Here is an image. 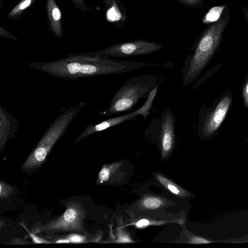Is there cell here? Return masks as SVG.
Returning <instances> with one entry per match:
<instances>
[{"mask_svg":"<svg viewBox=\"0 0 248 248\" xmlns=\"http://www.w3.org/2000/svg\"><path fill=\"white\" fill-rule=\"evenodd\" d=\"M31 68L64 79L121 74L163 64L113 60L98 56L75 55L51 62H28Z\"/></svg>","mask_w":248,"mask_h":248,"instance_id":"cell-1","label":"cell"},{"mask_svg":"<svg viewBox=\"0 0 248 248\" xmlns=\"http://www.w3.org/2000/svg\"><path fill=\"white\" fill-rule=\"evenodd\" d=\"M229 16L227 8L226 12L206 30L194 52L185 59L182 68L184 86L191 85L196 81L217 50L229 23Z\"/></svg>","mask_w":248,"mask_h":248,"instance_id":"cell-2","label":"cell"},{"mask_svg":"<svg viewBox=\"0 0 248 248\" xmlns=\"http://www.w3.org/2000/svg\"><path fill=\"white\" fill-rule=\"evenodd\" d=\"M156 75L145 74L126 80L112 97L109 105L100 111V116H107L131 110L140 99H147L151 92L159 85Z\"/></svg>","mask_w":248,"mask_h":248,"instance_id":"cell-3","label":"cell"},{"mask_svg":"<svg viewBox=\"0 0 248 248\" xmlns=\"http://www.w3.org/2000/svg\"><path fill=\"white\" fill-rule=\"evenodd\" d=\"M85 105V103L83 102L66 108L54 119L25 161L22 170H30L44 163L54 145L65 133L69 124Z\"/></svg>","mask_w":248,"mask_h":248,"instance_id":"cell-4","label":"cell"},{"mask_svg":"<svg viewBox=\"0 0 248 248\" xmlns=\"http://www.w3.org/2000/svg\"><path fill=\"white\" fill-rule=\"evenodd\" d=\"M87 212L79 202L71 201L66 204V209L58 217L43 225L35 227L32 232H81L83 231V221Z\"/></svg>","mask_w":248,"mask_h":248,"instance_id":"cell-5","label":"cell"},{"mask_svg":"<svg viewBox=\"0 0 248 248\" xmlns=\"http://www.w3.org/2000/svg\"><path fill=\"white\" fill-rule=\"evenodd\" d=\"M175 117L173 111L167 107L149 124L145 133L158 139L163 157H166L172 149L175 140Z\"/></svg>","mask_w":248,"mask_h":248,"instance_id":"cell-6","label":"cell"},{"mask_svg":"<svg viewBox=\"0 0 248 248\" xmlns=\"http://www.w3.org/2000/svg\"><path fill=\"white\" fill-rule=\"evenodd\" d=\"M158 86L159 85L153 89L140 108L129 113L111 118L96 124H89L74 143L79 141L95 133L116 126L125 121L136 119L137 116L141 115L143 119L146 120L151 113L150 110L152 108L153 101L157 92Z\"/></svg>","mask_w":248,"mask_h":248,"instance_id":"cell-7","label":"cell"},{"mask_svg":"<svg viewBox=\"0 0 248 248\" xmlns=\"http://www.w3.org/2000/svg\"><path fill=\"white\" fill-rule=\"evenodd\" d=\"M162 44L143 40H136L115 45L99 52L93 54L102 58L128 57L152 53L162 49Z\"/></svg>","mask_w":248,"mask_h":248,"instance_id":"cell-8","label":"cell"},{"mask_svg":"<svg viewBox=\"0 0 248 248\" xmlns=\"http://www.w3.org/2000/svg\"><path fill=\"white\" fill-rule=\"evenodd\" d=\"M232 102L231 96H224L213 110L200 118L199 128L202 135L209 137L215 133L224 120Z\"/></svg>","mask_w":248,"mask_h":248,"instance_id":"cell-9","label":"cell"},{"mask_svg":"<svg viewBox=\"0 0 248 248\" xmlns=\"http://www.w3.org/2000/svg\"><path fill=\"white\" fill-rule=\"evenodd\" d=\"M19 127L18 120L13 114L0 106V147L3 150L7 141Z\"/></svg>","mask_w":248,"mask_h":248,"instance_id":"cell-10","label":"cell"},{"mask_svg":"<svg viewBox=\"0 0 248 248\" xmlns=\"http://www.w3.org/2000/svg\"><path fill=\"white\" fill-rule=\"evenodd\" d=\"M225 7V5H222L212 8L205 16V22L210 23L217 21L221 17Z\"/></svg>","mask_w":248,"mask_h":248,"instance_id":"cell-11","label":"cell"},{"mask_svg":"<svg viewBox=\"0 0 248 248\" xmlns=\"http://www.w3.org/2000/svg\"><path fill=\"white\" fill-rule=\"evenodd\" d=\"M162 203L161 200L158 198L150 197L142 201L143 205L148 209H155L158 208Z\"/></svg>","mask_w":248,"mask_h":248,"instance_id":"cell-12","label":"cell"},{"mask_svg":"<svg viewBox=\"0 0 248 248\" xmlns=\"http://www.w3.org/2000/svg\"><path fill=\"white\" fill-rule=\"evenodd\" d=\"M156 176L159 182H160V183H161L163 185L167 187V188L169 189V190L172 193L176 195H181V193L179 189L177 186H176L175 185H173L170 182L161 175H157Z\"/></svg>","mask_w":248,"mask_h":248,"instance_id":"cell-13","label":"cell"},{"mask_svg":"<svg viewBox=\"0 0 248 248\" xmlns=\"http://www.w3.org/2000/svg\"><path fill=\"white\" fill-rule=\"evenodd\" d=\"M111 173L110 167L104 166L100 170L98 177L97 182L98 183H102L108 180Z\"/></svg>","mask_w":248,"mask_h":248,"instance_id":"cell-14","label":"cell"},{"mask_svg":"<svg viewBox=\"0 0 248 248\" xmlns=\"http://www.w3.org/2000/svg\"><path fill=\"white\" fill-rule=\"evenodd\" d=\"M0 196L1 199L8 197L13 192V187L10 185L0 182Z\"/></svg>","mask_w":248,"mask_h":248,"instance_id":"cell-15","label":"cell"},{"mask_svg":"<svg viewBox=\"0 0 248 248\" xmlns=\"http://www.w3.org/2000/svg\"><path fill=\"white\" fill-rule=\"evenodd\" d=\"M24 228L25 229L26 231L28 232L30 237L32 239L33 243L34 244H41V243H50L51 242L49 241H47L46 240L41 238L39 236H37L35 233L32 232H30L28 229H27L26 227L24 226V224H21Z\"/></svg>","mask_w":248,"mask_h":248,"instance_id":"cell-16","label":"cell"},{"mask_svg":"<svg viewBox=\"0 0 248 248\" xmlns=\"http://www.w3.org/2000/svg\"><path fill=\"white\" fill-rule=\"evenodd\" d=\"M67 238L71 243H82L86 242V237L84 235L78 234H72L69 235Z\"/></svg>","mask_w":248,"mask_h":248,"instance_id":"cell-17","label":"cell"},{"mask_svg":"<svg viewBox=\"0 0 248 248\" xmlns=\"http://www.w3.org/2000/svg\"><path fill=\"white\" fill-rule=\"evenodd\" d=\"M243 97L245 106L248 108V80L244 87Z\"/></svg>","mask_w":248,"mask_h":248,"instance_id":"cell-18","label":"cell"},{"mask_svg":"<svg viewBox=\"0 0 248 248\" xmlns=\"http://www.w3.org/2000/svg\"><path fill=\"white\" fill-rule=\"evenodd\" d=\"M190 243L194 244H203L211 243V242L202 237H193L191 239Z\"/></svg>","mask_w":248,"mask_h":248,"instance_id":"cell-19","label":"cell"},{"mask_svg":"<svg viewBox=\"0 0 248 248\" xmlns=\"http://www.w3.org/2000/svg\"><path fill=\"white\" fill-rule=\"evenodd\" d=\"M52 16L55 20H58L61 18V12L58 8H54L52 11Z\"/></svg>","mask_w":248,"mask_h":248,"instance_id":"cell-20","label":"cell"},{"mask_svg":"<svg viewBox=\"0 0 248 248\" xmlns=\"http://www.w3.org/2000/svg\"><path fill=\"white\" fill-rule=\"evenodd\" d=\"M181 1L189 5H197L199 4L202 0H180Z\"/></svg>","mask_w":248,"mask_h":248,"instance_id":"cell-21","label":"cell"},{"mask_svg":"<svg viewBox=\"0 0 248 248\" xmlns=\"http://www.w3.org/2000/svg\"><path fill=\"white\" fill-rule=\"evenodd\" d=\"M149 223L147 220L142 219L140 220L137 224L136 225L138 227H141L144 226L148 225Z\"/></svg>","mask_w":248,"mask_h":248,"instance_id":"cell-22","label":"cell"},{"mask_svg":"<svg viewBox=\"0 0 248 248\" xmlns=\"http://www.w3.org/2000/svg\"><path fill=\"white\" fill-rule=\"evenodd\" d=\"M31 3L30 0H26L25 1H24L20 5V8L21 9H23L28 6L29 5V4Z\"/></svg>","mask_w":248,"mask_h":248,"instance_id":"cell-23","label":"cell"},{"mask_svg":"<svg viewBox=\"0 0 248 248\" xmlns=\"http://www.w3.org/2000/svg\"><path fill=\"white\" fill-rule=\"evenodd\" d=\"M56 243H71L69 239L67 238H62L61 239L57 240L56 242Z\"/></svg>","mask_w":248,"mask_h":248,"instance_id":"cell-24","label":"cell"},{"mask_svg":"<svg viewBox=\"0 0 248 248\" xmlns=\"http://www.w3.org/2000/svg\"><path fill=\"white\" fill-rule=\"evenodd\" d=\"M243 13L244 16L248 22V8L246 7H243Z\"/></svg>","mask_w":248,"mask_h":248,"instance_id":"cell-25","label":"cell"}]
</instances>
